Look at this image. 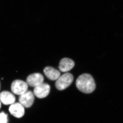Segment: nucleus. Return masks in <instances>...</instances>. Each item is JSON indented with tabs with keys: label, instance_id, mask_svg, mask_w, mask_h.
I'll return each instance as SVG.
<instances>
[{
	"label": "nucleus",
	"instance_id": "obj_10",
	"mask_svg": "<svg viewBox=\"0 0 123 123\" xmlns=\"http://www.w3.org/2000/svg\"><path fill=\"white\" fill-rule=\"evenodd\" d=\"M46 77L51 80H55L60 76V73L57 69L50 66L46 67L43 70Z\"/></svg>",
	"mask_w": 123,
	"mask_h": 123
},
{
	"label": "nucleus",
	"instance_id": "obj_3",
	"mask_svg": "<svg viewBox=\"0 0 123 123\" xmlns=\"http://www.w3.org/2000/svg\"><path fill=\"white\" fill-rule=\"evenodd\" d=\"M11 90L14 94L18 95L24 93L28 90V85L26 82L20 80H15L12 82Z\"/></svg>",
	"mask_w": 123,
	"mask_h": 123
},
{
	"label": "nucleus",
	"instance_id": "obj_1",
	"mask_svg": "<svg viewBox=\"0 0 123 123\" xmlns=\"http://www.w3.org/2000/svg\"><path fill=\"white\" fill-rule=\"evenodd\" d=\"M76 86L79 90L85 93H92L96 88L94 79L88 74H84L79 76L77 79Z\"/></svg>",
	"mask_w": 123,
	"mask_h": 123
},
{
	"label": "nucleus",
	"instance_id": "obj_6",
	"mask_svg": "<svg viewBox=\"0 0 123 123\" xmlns=\"http://www.w3.org/2000/svg\"><path fill=\"white\" fill-rule=\"evenodd\" d=\"M44 78L41 74L35 73L31 74L27 77L26 82L28 85L35 87L43 83Z\"/></svg>",
	"mask_w": 123,
	"mask_h": 123
},
{
	"label": "nucleus",
	"instance_id": "obj_12",
	"mask_svg": "<svg viewBox=\"0 0 123 123\" xmlns=\"http://www.w3.org/2000/svg\"><path fill=\"white\" fill-rule=\"evenodd\" d=\"M1 104L0 101V108H1Z\"/></svg>",
	"mask_w": 123,
	"mask_h": 123
},
{
	"label": "nucleus",
	"instance_id": "obj_11",
	"mask_svg": "<svg viewBox=\"0 0 123 123\" xmlns=\"http://www.w3.org/2000/svg\"><path fill=\"white\" fill-rule=\"evenodd\" d=\"M7 115L3 112L0 113V123H7Z\"/></svg>",
	"mask_w": 123,
	"mask_h": 123
},
{
	"label": "nucleus",
	"instance_id": "obj_13",
	"mask_svg": "<svg viewBox=\"0 0 123 123\" xmlns=\"http://www.w3.org/2000/svg\"></svg>",
	"mask_w": 123,
	"mask_h": 123
},
{
	"label": "nucleus",
	"instance_id": "obj_4",
	"mask_svg": "<svg viewBox=\"0 0 123 123\" xmlns=\"http://www.w3.org/2000/svg\"><path fill=\"white\" fill-rule=\"evenodd\" d=\"M19 103L24 107L29 108L33 105L34 101V93L31 91H27L21 95L18 98Z\"/></svg>",
	"mask_w": 123,
	"mask_h": 123
},
{
	"label": "nucleus",
	"instance_id": "obj_5",
	"mask_svg": "<svg viewBox=\"0 0 123 123\" xmlns=\"http://www.w3.org/2000/svg\"><path fill=\"white\" fill-rule=\"evenodd\" d=\"M50 87L48 84L43 83L37 86L34 89V94L39 98L47 97L50 93Z\"/></svg>",
	"mask_w": 123,
	"mask_h": 123
},
{
	"label": "nucleus",
	"instance_id": "obj_7",
	"mask_svg": "<svg viewBox=\"0 0 123 123\" xmlns=\"http://www.w3.org/2000/svg\"><path fill=\"white\" fill-rule=\"evenodd\" d=\"M9 111L11 115L17 118H21L25 113L24 107L18 103L11 104L9 108Z\"/></svg>",
	"mask_w": 123,
	"mask_h": 123
},
{
	"label": "nucleus",
	"instance_id": "obj_8",
	"mask_svg": "<svg viewBox=\"0 0 123 123\" xmlns=\"http://www.w3.org/2000/svg\"><path fill=\"white\" fill-rule=\"evenodd\" d=\"M75 66L74 62L68 58H64L60 62L59 69L62 72H67L72 69Z\"/></svg>",
	"mask_w": 123,
	"mask_h": 123
},
{
	"label": "nucleus",
	"instance_id": "obj_9",
	"mask_svg": "<svg viewBox=\"0 0 123 123\" xmlns=\"http://www.w3.org/2000/svg\"><path fill=\"white\" fill-rule=\"evenodd\" d=\"M0 100L4 105H8L14 103L15 98L14 95L8 91H3L0 93Z\"/></svg>",
	"mask_w": 123,
	"mask_h": 123
},
{
	"label": "nucleus",
	"instance_id": "obj_2",
	"mask_svg": "<svg viewBox=\"0 0 123 123\" xmlns=\"http://www.w3.org/2000/svg\"><path fill=\"white\" fill-rule=\"evenodd\" d=\"M73 79L72 74L68 73L64 74L56 80L55 84L56 87L59 90H64L70 86Z\"/></svg>",
	"mask_w": 123,
	"mask_h": 123
}]
</instances>
